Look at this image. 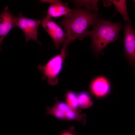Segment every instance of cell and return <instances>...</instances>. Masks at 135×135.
<instances>
[{"label":"cell","instance_id":"obj_1","mask_svg":"<svg viewBox=\"0 0 135 135\" xmlns=\"http://www.w3.org/2000/svg\"><path fill=\"white\" fill-rule=\"evenodd\" d=\"M98 14L85 9L77 8L58 22L65 30V39L63 48H66L71 42L76 39L82 40L86 37L88 28L93 27L98 20Z\"/></svg>","mask_w":135,"mask_h":135},{"label":"cell","instance_id":"obj_2","mask_svg":"<svg viewBox=\"0 0 135 135\" xmlns=\"http://www.w3.org/2000/svg\"><path fill=\"white\" fill-rule=\"evenodd\" d=\"M122 28L120 22L113 23L110 21L98 19L91 30H88L86 36H90L92 46L95 52L99 54L109 44L117 40Z\"/></svg>","mask_w":135,"mask_h":135},{"label":"cell","instance_id":"obj_3","mask_svg":"<svg viewBox=\"0 0 135 135\" xmlns=\"http://www.w3.org/2000/svg\"><path fill=\"white\" fill-rule=\"evenodd\" d=\"M55 103L52 106L46 107V115L50 114L58 118L65 120H77L84 125L86 122L85 114H80L66 103L55 98Z\"/></svg>","mask_w":135,"mask_h":135},{"label":"cell","instance_id":"obj_4","mask_svg":"<svg viewBox=\"0 0 135 135\" xmlns=\"http://www.w3.org/2000/svg\"><path fill=\"white\" fill-rule=\"evenodd\" d=\"M66 49L63 48L60 53L50 59L44 65H39V69L47 78L48 83L52 85L57 83V76L61 71L66 55Z\"/></svg>","mask_w":135,"mask_h":135},{"label":"cell","instance_id":"obj_5","mask_svg":"<svg viewBox=\"0 0 135 135\" xmlns=\"http://www.w3.org/2000/svg\"><path fill=\"white\" fill-rule=\"evenodd\" d=\"M42 21L40 20H34L26 18L20 13L17 18L16 26L20 28L24 34L26 41L32 40L40 44L37 38L38 28Z\"/></svg>","mask_w":135,"mask_h":135},{"label":"cell","instance_id":"obj_6","mask_svg":"<svg viewBox=\"0 0 135 135\" xmlns=\"http://www.w3.org/2000/svg\"><path fill=\"white\" fill-rule=\"evenodd\" d=\"M42 26L52 38L56 48L63 44L65 39V34L62 28L52 18H44L41 23Z\"/></svg>","mask_w":135,"mask_h":135},{"label":"cell","instance_id":"obj_7","mask_svg":"<svg viewBox=\"0 0 135 135\" xmlns=\"http://www.w3.org/2000/svg\"><path fill=\"white\" fill-rule=\"evenodd\" d=\"M17 18L10 12L8 6L0 14V52L4 38L12 28L16 26Z\"/></svg>","mask_w":135,"mask_h":135},{"label":"cell","instance_id":"obj_8","mask_svg":"<svg viewBox=\"0 0 135 135\" xmlns=\"http://www.w3.org/2000/svg\"><path fill=\"white\" fill-rule=\"evenodd\" d=\"M126 22L123 42L125 53L128 59L134 64L135 60V33L131 24Z\"/></svg>","mask_w":135,"mask_h":135},{"label":"cell","instance_id":"obj_9","mask_svg":"<svg viewBox=\"0 0 135 135\" xmlns=\"http://www.w3.org/2000/svg\"><path fill=\"white\" fill-rule=\"evenodd\" d=\"M90 89L94 96L98 97H102L108 93L110 90V86L106 78L100 77L95 78L91 82Z\"/></svg>","mask_w":135,"mask_h":135},{"label":"cell","instance_id":"obj_10","mask_svg":"<svg viewBox=\"0 0 135 135\" xmlns=\"http://www.w3.org/2000/svg\"><path fill=\"white\" fill-rule=\"evenodd\" d=\"M68 6L67 3H64L62 1L56 4H52L48 9L46 16L47 19L52 18L64 16H66L70 14L72 11Z\"/></svg>","mask_w":135,"mask_h":135},{"label":"cell","instance_id":"obj_11","mask_svg":"<svg viewBox=\"0 0 135 135\" xmlns=\"http://www.w3.org/2000/svg\"><path fill=\"white\" fill-rule=\"evenodd\" d=\"M110 4L114 5L117 11L122 16L125 22L131 24L132 22L128 16L126 8V0H108Z\"/></svg>","mask_w":135,"mask_h":135},{"label":"cell","instance_id":"obj_12","mask_svg":"<svg viewBox=\"0 0 135 135\" xmlns=\"http://www.w3.org/2000/svg\"><path fill=\"white\" fill-rule=\"evenodd\" d=\"M65 99L66 104L70 107L80 113L81 110L78 104V96L74 92H67L66 94Z\"/></svg>","mask_w":135,"mask_h":135},{"label":"cell","instance_id":"obj_13","mask_svg":"<svg viewBox=\"0 0 135 135\" xmlns=\"http://www.w3.org/2000/svg\"><path fill=\"white\" fill-rule=\"evenodd\" d=\"M73 1L76 5L84 7L86 9L90 12L96 13L98 10V0H74Z\"/></svg>","mask_w":135,"mask_h":135},{"label":"cell","instance_id":"obj_14","mask_svg":"<svg viewBox=\"0 0 135 135\" xmlns=\"http://www.w3.org/2000/svg\"><path fill=\"white\" fill-rule=\"evenodd\" d=\"M77 96L78 104L80 108L86 109L92 106V102L90 95L87 92H82Z\"/></svg>","mask_w":135,"mask_h":135},{"label":"cell","instance_id":"obj_15","mask_svg":"<svg viewBox=\"0 0 135 135\" xmlns=\"http://www.w3.org/2000/svg\"><path fill=\"white\" fill-rule=\"evenodd\" d=\"M78 133L75 131L74 126L69 128L68 130H63L60 132V135H76Z\"/></svg>","mask_w":135,"mask_h":135},{"label":"cell","instance_id":"obj_16","mask_svg":"<svg viewBox=\"0 0 135 135\" xmlns=\"http://www.w3.org/2000/svg\"><path fill=\"white\" fill-rule=\"evenodd\" d=\"M41 2H47L52 4H56L60 2V0H41Z\"/></svg>","mask_w":135,"mask_h":135}]
</instances>
